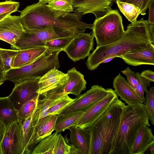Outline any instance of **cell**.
Here are the masks:
<instances>
[{
	"mask_svg": "<svg viewBox=\"0 0 154 154\" xmlns=\"http://www.w3.org/2000/svg\"><path fill=\"white\" fill-rule=\"evenodd\" d=\"M40 95L26 102L17 112L19 120L22 121L32 114L35 109Z\"/></svg>",
	"mask_w": 154,
	"mask_h": 154,
	"instance_id": "30",
	"label": "cell"
},
{
	"mask_svg": "<svg viewBox=\"0 0 154 154\" xmlns=\"http://www.w3.org/2000/svg\"><path fill=\"white\" fill-rule=\"evenodd\" d=\"M115 57H111L110 58H108L104 60L101 63V64L103 63H106L108 62H109L111 61L112 59H113L114 58H115Z\"/></svg>",
	"mask_w": 154,
	"mask_h": 154,
	"instance_id": "46",
	"label": "cell"
},
{
	"mask_svg": "<svg viewBox=\"0 0 154 154\" xmlns=\"http://www.w3.org/2000/svg\"><path fill=\"white\" fill-rule=\"evenodd\" d=\"M149 119L143 103L125 105L110 154H132L136 136L143 126H150Z\"/></svg>",
	"mask_w": 154,
	"mask_h": 154,
	"instance_id": "4",
	"label": "cell"
},
{
	"mask_svg": "<svg viewBox=\"0 0 154 154\" xmlns=\"http://www.w3.org/2000/svg\"><path fill=\"white\" fill-rule=\"evenodd\" d=\"M134 5L140 10L141 15L146 14V12L152 0H119Z\"/></svg>",
	"mask_w": 154,
	"mask_h": 154,
	"instance_id": "38",
	"label": "cell"
},
{
	"mask_svg": "<svg viewBox=\"0 0 154 154\" xmlns=\"http://www.w3.org/2000/svg\"><path fill=\"white\" fill-rule=\"evenodd\" d=\"M0 72H5L4 68L2 61L0 53Z\"/></svg>",
	"mask_w": 154,
	"mask_h": 154,
	"instance_id": "45",
	"label": "cell"
},
{
	"mask_svg": "<svg viewBox=\"0 0 154 154\" xmlns=\"http://www.w3.org/2000/svg\"><path fill=\"white\" fill-rule=\"evenodd\" d=\"M67 136L65 135L64 138L61 133H59L54 154H69L70 145Z\"/></svg>",
	"mask_w": 154,
	"mask_h": 154,
	"instance_id": "35",
	"label": "cell"
},
{
	"mask_svg": "<svg viewBox=\"0 0 154 154\" xmlns=\"http://www.w3.org/2000/svg\"><path fill=\"white\" fill-rule=\"evenodd\" d=\"M60 50L47 49L41 56L32 63L17 68H11L5 72V80H9L14 84L23 81L41 78L51 69H58Z\"/></svg>",
	"mask_w": 154,
	"mask_h": 154,
	"instance_id": "5",
	"label": "cell"
},
{
	"mask_svg": "<svg viewBox=\"0 0 154 154\" xmlns=\"http://www.w3.org/2000/svg\"><path fill=\"white\" fill-rule=\"evenodd\" d=\"M120 11L131 23L137 21V18L140 14V9L134 5L119 0H116Z\"/></svg>",
	"mask_w": 154,
	"mask_h": 154,
	"instance_id": "28",
	"label": "cell"
},
{
	"mask_svg": "<svg viewBox=\"0 0 154 154\" xmlns=\"http://www.w3.org/2000/svg\"><path fill=\"white\" fill-rule=\"evenodd\" d=\"M13 0H9V1H13Z\"/></svg>",
	"mask_w": 154,
	"mask_h": 154,
	"instance_id": "49",
	"label": "cell"
},
{
	"mask_svg": "<svg viewBox=\"0 0 154 154\" xmlns=\"http://www.w3.org/2000/svg\"><path fill=\"white\" fill-rule=\"evenodd\" d=\"M121 72L126 76L127 82L135 91L137 84L135 72L131 69L129 67H127Z\"/></svg>",
	"mask_w": 154,
	"mask_h": 154,
	"instance_id": "39",
	"label": "cell"
},
{
	"mask_svg": "<svg viewBox=\"0 0 154 154\" xmlns=\"http://www.w3.org/2000/svg\"><path fill=\"white\" fill-rule=\"evenodd\" d=\"M126 64L132 66L154 64V45L150 43L140 46L121 55L120 57Z\"/></svg>",
	"mask_w": 154,
	"mask_h": 154,
	"instance_id": "16",
	"label": "cell"
},
{
	"mask_svg": "<svg viewBox=\"0 0 154 154\" xmlns=\"http://www.w3.org/2000/svg\"><path fill=\"white\" fill-rule=\"evenodd\" d=\"M74 37L68 36L60 37L48 41L45 46L51 50L63 51Z\"/></svg>",
	"mask_w": 154,
	"mask_h": 154,
	"instance_id": "31",
	"label": "cell"
},
{
	"mask_svg": "<svg viewBox=\"0 0 154 154\" xmlns=\"http://www.w3.org/2000/svg\"><path fill=\"white\" fill-rule=\"evenodd\" d=\"M75 99L69 97L68 94H61L52 102L49 109V114H60L66 108L70 105Z\"/></svg>",
	"mask_w": 154,
	"mask_h": 154,
	"instance_id": "27",
	"label": "cell"
},
{
	"mask_svg": "<svg viewBox=\"0 0 154 154\" xmlns=\"http://www.w3.org/2000/svg\"><path fill=\"white\" fill-rule=\"evenodd\" d=\"M5 128L3 124L0 121V144L4 136Z\"/></svg>",
	"mask_w": 154,
	"mask_h": 154,
	"instance_id": "43",
	"label": "cell"
},
{
	"mask_svg": "<svg viewBox=\"0 0 154 154\" xmlns=\"http://www.w3.org/2000/svg\"><path fill=\"white\" fill-rule=\"evenodd\" d=\"M151 154H154V145L152 146L149 149Z\"/></svg>",
	"mask_w": 154,
	"mask_h": 154,
	"instance_id": "48",
	"label": "cell"
},
{
	"mask_svg": "<svg viewBox=\"0 0 154 154\" xmlns=\"http://www.w3.org/2000/svg\"><path fill=\"white\" fill-rule=\"evenodd\" d=\"M140 75L150 83L154 82V72L150 69L144 70L140 73Z\"/></svg>",
	"mask_w": 154,
	"mask_h": 154,
	"instance_id": "40",
	"label": "cell"
},
{
	"mask_svg": "<svg viewBox=\"0 0 154 154\" xmlns=\"http://www.w3.org/2000/svg\"><path fill=\"white\" fill-rule=\"evenodd\" d=\"M113 0H75L74 10L82 16L92 13L96 19L101 17L110 12Z\"/></svg>",
	"mask_w": 154,
	"mask_h": 154,
	"instance_id": "13",
	"label": "cell"
},
{
	"mask_svg": "<svg viewBox=\"0 0 154 154\" xmlns=\"http://www.w3.org/2000/svg\"><path fill=\"white\" fill-rule=\"evenodd\" d=\"M82 16L75 11L65 13L51 10L45 0L27 6L20 12L19 16L24 30L52 27L61 37H75L87 28L92 29L93 24L84 22Z\"/></svg>",
	"mask_w": 154,
	"mask_h": 154,
	"instance_id": "1",
	"label": "cell"
},
{
	"mask_svg": "<svg viewBox=\"0 0 154 154\" xmlns=\"http://www.w3.org/2000/svg\"><path fill=\"white\" fill-rule=\"evenodd\" d=\"M91 33L83 32L79 34L63 50L74 62L88 57L90 51L94 50V37Z\"/></svg>",
	"mask_w": 154,
	"mask_h": 154,
	"instance_id": "11",
	"label": "cell"
},
{
	"mask_svg": "<svg viewBox=\"0 0 154 154\" xmlns=\"http://www.w3.org/2000/svg\"><path fill=\"white\" fill-rule=\"evenodd\" d=\"M93 24L92 34L95 38L96 47L113 43L121 38L125 33L122 17L117 10H112L95 19Z\"/></svg>",
	"mask_w": 154,
	"mask_h": 154,
	"instance_id": "6",
	"label": "cell"
},
{
	"mask_svg": "<svg viewBox=\"0 0 154 154\" xmlns=\"http://www.w3.org/2000/svg\"><path fill=\"white\" fill-rule=\"evenodd\" d=\"M47 49L45 46H40L19 50L12 59L11 68H19L32 63L42 55Z\"/></svg>",
	"mask_w": 154,
	"mask_h": 154,
	"instance_id": "23",
	"label": "cell"
},
{
	"mask_svg": "<svg viewBox=\"0 0 154 154\" xmlns=\"http://www.w3.org/2000/svg\"><path fill=\"white\" fill-rule=\"evenodd\" d=\"M117 96L112 90L106 96L85 111L75 125L82 128H87L91 126L106 111Z\"/></svg>",
	"mask_w": 154,
	"mask_h": 154,
	"instance_id": "12",
	"label": "cell"
},
{
	"mask_svg": "<svg viewBox=\"0 0 154 154\" xmlns=\"http://www.w3.org/2000/svg\"><path fill=\"white\" fill-rule=\"evenodd\" d=\"M33 113L23 121V122H22L23 142L25 148L24 154H25L34 131V128L32 123V119Z\"/></svg>",
	"mask_w": 154,
	"mask_h": 154,
	"instance_id": "33",
	"label": "cell"
},
{
	"mask_svg": "<svg viewBox=\"0 0 154 154\" xmlns=\"http://www.w3.org/2000/svg\"><path fill=\"white\" fill-rule=\"evenodd\" d=\"M48 8L51 10L65 13L74 11L75 0H45Z\"/></svg>",
	"mask_w": 154,
	"mask_h": 154,
	"instance_id": "29",
	"label": "cell"
},
{
	"mask_svg": "<svg viewBox=\"0 0 154 154\" xmlns=\"http://www.w3.org/2000/svg\"><path fill=\"white\" fill-rule=\"evenodd\" d=\"M125 105L117 96L106 111L87 128L90 136L89 154H110Z\"/></svg>",
	"mask_w": 154,
	"mask_h": 154,
	"instance_id": "3",
	"label": "cell"
},
{
	"mask_svg": "<svg viewBox=\"0 0 154 154\" xmlns=\"http://www.w3.org/2000/svg\"><path fill=\"white\" fill-rule=\"evenodd\" d=\"M68 79L67 73L56 69H51L40 78L37 93L44 96L48 92L63 84Z\"/></svg>",
	"mask_w": 154,
	"mask_h": 154,
	"instance_id": "17",
	"label": "cell"
},
{
	"mask_svg": "<svg viewBox=\"0 0 154 154\" xmlns=\"http://www.w3.org/2000/svg\"><path fill=\"white\" fill-rule=\"evenodd\" d=\"M143 104L145 106L149 120L154 124V87L152 86L146 92Z\"/></svg>",
	"mask_w": 154,
	"mask_h": 154,
	"instance_id": "32",
	"label": "cell"
},
{
	"mask_svg": "<svg viewBox=\"0 0 154 154\" xmlns=\"http://www.w3.org/2000/svg\"><path fill=\"white\" fill-rule=\"evenodd\" d=\"M69 130V141L79 150L81 154H89L90 136L87 128H82L74 125Z\"/></svg>",
	"mask_w": 154,
	"mask_h": 154,
	"instance_id": "21",
	"label": "cell"
},
{
	"mask_svg": "<svg viewBox=\"0 0 154 154\" xmlns=\"http://www.w3.org/2000/svg\"><path fill=\"white\" fill-rule=\"evenodd\" d=\"M40 78L28 79L15 84L8 97L17 112L26 102L39 95L37 91Z\"/></svg>",
	"mask_w": 154,
	"mask_h": 154,
	"instance_id": "10",
	"label": "cell"
},
{
	"mask_svg": "<svg viewBox=\"0 0 154 154\" xmlns=\"http://www.w3.org/2000/svg\"><path fill=\"white\" fill-rule=\"evenodd\" d=\"M60 37V35L52 27L41 29H25L16 43L11 46V48L21 50L44 46L48 41Z\"/></svg>",
	"mask_w": 154,
	"mask_h": 154,
	"instance_id": "7",
	"label": "cell"
},
{
	"mask_svg": "<svg viewBox=\"0 0 154 154\" xmlns=\"http://www.w3.org/2000/svg\"><path fill=\"white\" fill-rule=\"evenodd\" d=\"M57 115H50L33 132L25 154H31L35 145L42 139L51 135L54 130Z\"/></svg>",
	"mask_w": 154,
	"mask_h": 154,
	"instance_id": "19",
	"label": "cell"
},
{
	"mask_svg": "<svg viewBox=\"0 0 154 154\" xmlns=\"http://www.w3.org/2000/svg\"><path fill=\"white\" fill-rule=\"evenodd\" d=\"M18 50L0 48L4 68L5 72L11 69V65L13 58L17 54Z\"/></svg>",
	"mask_w": 154,
	"mask_h": 154,
	"instance_id": "34",
	"label": "cell"
},
{
	"mask_svg": "<svg viewBox=\"0 0 154 154\" xmlns=\"http://www.w3.org/2000/svg\"><path fill=\"white\" fill-rule=\"evenodd\" d=\"M9 14H0V21L2 20Z\"/></svg>",
	"mask_w": 154,
	"mask_h": 154,
	"instance_id": "47",
	"label": "cell"
},
{
	"mask_svg": "<svg viewBox=\"0 0 154 154\" xmlns=\"http://www.w3.org/2000/svg\"></svg>",
	"mask_w": 154,
	"mask_h": 154,
	"instance_id": "51",
	"label": "cell"
},
{
	"mask_svg": "<svg viewBox=\"0 0 154 154\" xmlns=\"http://www.w3.org/2000/svg\"><path fill=\"white\" fill-rule=\"evenodd\" d=\"M154 43L148 20L143 18L127 26L123 37L112 44L96 47L85 63L88 69L94 70L107 58L119 57L129 51L149 44Z\"/></svg>",
	"mask_w": 154,
	"mask_h": 154,
	"instance_id": "2",
	"label": "cell"
},
{
	"mask_svg": "<svg viewBox=\"0 0 154 154\" xmlns=\"http://www.w3.org/2000/svg\"><path fill=\"white\" fill-rule=\"evenodd\" d=\"M135 77L137 80V84L135 91L140 97L144 100V93L147 91V87L149 85L150 83L142 76L139 72L136 73Z\"/></svg>",
	"mask_w": 154,
	"mask_h": 154,
	"instance_id": "36",
	"label": "cell"
},
{
	"mask_svg": "<svg viewBox=\"0 0 154 154\" xmlns=\"http://www.w3.org/2000/svg\"></svg>",
	"mask_w": 154,
	"mask_h": 154,
	"instance_id": "50",
	"label": "cell"
},
{
	"mask_svg": "<svg viewBox=\"0 0 154 154\" xmlns=\"http://www.w3.org/2000/svg\"><path fill=\"white\" fill-rule=\"evenodd\" d=\"M67 73L68 79L66 82L49 91L64 94H71L78 96L86 89L87 83L84 76L75 67L69 70Z\"/></svg>",
	"mask_w": 154,
	"mask_h": 154,
	"instance_id": "14",
	"label": "cell"
},
{
	"mask_svg": "<svg viewBox=\"0 0 154 154\" xmlns=\"http://www.w3.org/2000/svg\"><path fill=\"white\" fill-rule=\"evenodd\" d=\"M69 154H81L79 150L74 145L70 144Z\"/></svg>",
	"mask_w": 154,
	"mask_h": 154,
	"instance_id": "42",
	"label": "cell"
},
{
	"mask_svg": "<svg viewBox=\"0 0 154 154\" xmlns=\"http://www.w3.org/2000/svg\"><path fill=\"white\" fill-rule=\"evenodd\" d=\"M59 133L55 131L42 139L35 145L31 154H54Z\"/></svg>",
	"mask_w": 154,
	"mask_h": 154,
	"instance_id": "26",
	"label": "cell"
},
{
	"mask_svg": "<svg viewBox=\"0 0 154 154\" xmlns=\"http://www.w3.org/2000/svg\"><path fill=\"white\" fill-rule=\"evenodd\" d=\"M61 94H62L49 91L42 99H38L32 119V125L34 128L33 132L50 115L49 114V109L51 103L57 97Z\"/></svg>",
	"mask_w": 154,
	"mask_h": 154,
	"instance_id": "20",
	"label": "cell"
},
{
	"mask_svg": "<svg viewBox=\"0 0 154 154\" xmlns=\"http://www.w3.org/2000/svg\"><path fill=\"white\" fill-rule=\"evenodd\" d=\"M113 85L114 91L117 95L128 104L143 103L144 100L128 83L125 78L120 73L114 78Z\"/></svg>",
	"mask_w": 154,
	"mask_h": 154,
	"instance_id": "18",
	"label": "cell"
},
{
	"mask_svg": "<svg viewBox=\"0 0 154 154\" xmlns=\"http://www.w3.org/2000/svg\"><path fill=\"white\" fill-rule=\"evenodd\" d=\"M19 16L9 14L0 21V40L14 45L24 31Z\"/></svg>",
	"mask_w": 154,
	"mask_h": 154,
	"instance_id": "15",
	"label": "cell"
},
{
	"mask_svg": "<svg viewBox=\"0 0 154 154\" xmlns=\"http://www.w3.org/2000/svg\"><path fill=\"white\" fill-rule=\"evenodd\" d=\"M149 127L145 125L140 129L134 140L132 154H143L154 145V137Z\"/></svg>",
	"mask_w": 154,
	"mask_h": 154,
	"instance_id": "22",
	"label": "cell"
},
{
	"mask_svg": "<svg viewBox=\"0 0 154 154\" xmlns=\"http://www.w3.org/2000/svg\"><path fill=\"white\" fill-rule=\"evenodd\" d=\"M84 112L82 111H74L58 115L54 130L58 133H61L75 125Z\"/></svg>",
	"mask_w": 154,
	"mask_h": 154,
	"instance_id": "25",
	"label": "cell"
},
{
	"mask_svg": "<svg viewBox=\"0 0 154 154\" xmlns=\"http://www.w3.org/2000/svg\"><path fill=\"white\" fill-rule=\"evenodd\" d=\"M149 18L148 20L150 25H154V0H152L148 7Z\"/></svg>",
	"mask_w": 154,
	"mask_h": 154,
	"instance_id": "41",
	"label": "cell"
},
{
	"mask_svg": "<svg viewBox=\"0 0 154 154\" xmlns=\"http://www.w3.org/2000/svg\"><path fill=\"white\" fill-rule=\"evenodd\" d=\"M112 90L111 88L105 89L102 86L97 85H93L86 92L78 96L73 103L64 109L61 114L74 111L85 112L96 103L106 96Z\"/></svg>",
	"mask_w": 154,
	"mask_h": 154,
	"instance_id": "9",
	"label": "cell"
},
{
	"mask_svg": "<svg viewBox=\"0 0 154 154\" xmlns=\"http://www.w3.org/2000/svg\"><path fill=\"white\" fill-rule=\"evenodd\" d=\"M20 6L18 2L6 1L0 2V14H11L17 11Z\"/></svg>",
	"mask_w": 154,
	"mask_h": 154,
	"instance_id": "37",
	"label": "cell"
},
{
	"mask_svg": "<svg viewBox=\"0 0 154 154\" xmlns=\"http://www.w3.org/2000/svg\"><path fill=\"white\" fill-rule=\"evenodd\" d=\"M19 120L17 112L8 97H0V121L6 127Z\"/></svg>",
	"mask_w": 154,
	"mask_h": 154,
	"instance_id": "24",
	"label": "cell"
},
{
	"mask_svg": "<svg viewBox=\"0 0 154 154\" xmlns=\"http://www.w3.org/2000/svg\"><path fill=\"white\" fill-rule=\"evenodd\" d=\"M5 72H0V85L4 83L5 81Z\"/></svg>",
	"mask_w": 154,
	"mask_h": 154,
	"instance_id": "44",
	"label": "cell"
},
{
	"mask_svg": "<svg viewBox=\"0 0 154 154\" xmlns=\"http://www.w3.org/2000/svg\"><path fill=\"white\" fill-rule=\"evenodd\" d=\"M22 121L7 126L0 144L1 154H24Z\"/></svg>",
	"mask_w": 154,
	"mask_h": 154,
	"instance_id": "8",
	"label": "cell"
}]
</instances>
